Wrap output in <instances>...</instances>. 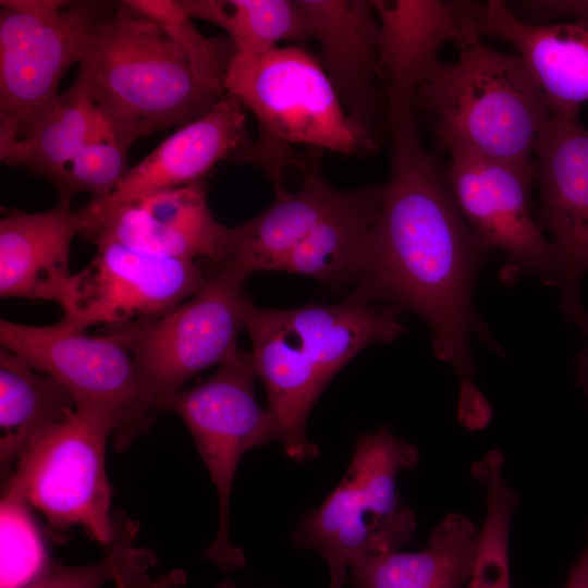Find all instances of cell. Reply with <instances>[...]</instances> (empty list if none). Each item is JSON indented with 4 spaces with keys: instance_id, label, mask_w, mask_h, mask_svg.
<instances>
[{
    "instance_id": "26",
    "label": "cell",
    "mask_w": 588,
    "mask_h": 588,
    "mask_svg": "<svg viewBox=\"0 0 588 588\" xmlns=\"http://www.w3.org/2000/svg\"><path fill=\"white\" fill-rule=\"evenodd\" d=\"M191 19L219 26L236 52L257 53L281 40L311 38L309 25L296 0H177Z\"/></svg>"
},
{
    "instance_id": "27",
    "label": "cell",
    "mask_w": 588,
    "mask_h": 588,
    "mask_svg": "<svg viewBox=\"0 0 588 588\" xmlns=\"http://www.w3.org/2000/svg\"><path fill=\"white\" fill-rule=\"evenodd\" d=\"M503 464L502 453L491 450L470 468L473 477L485 489L487 512L467 588H511L509 534L522 498L504 480Z\"/></svg>"
},
{
    "instance_id": "19",
    "label": "cell",
    "mask_w": 588,
    "mask_h": 588,
    "mask_svg": "<svg viewBox=\"0 0 588 588\" xmlns=\"http://www.w3.org/2000/svg\"><path fill=\"white\" fill-rule=\"evenodd\" d=\"M72 199L46 211L12 209L0 219V296L59 304L71 278L70 252L82 215Z\"/></svg>"
},
{
    "instance_id": "10",
    "label": "cell",
    "mask_w": 588,
    "mask_h": 588,
    "mask_svg": "<svg viewBox=\"0 0 588 588\" xmlns=\"http://www.w3.org/2000/svg\"><path fill=\"white\" fill-rule=\"evenodd\" d=\"M257 378L250 353L241 348L218 366L205 381L156 402L175 413L189 430L219 499L218 532L205 558L223 569L244 564L243 551L232 544L229 529L230 498L242 456L277 441V424L258 403Z\"/></svg>"
},
{
    "instance_id": "9",
    "label": "cell",
    "mask_w": 588,
    "mask_h": 588,
    "mask_svg": "<svg viewBox=\"0 0 588 588\" xmlns=\"http://www.w3.org/2000/svg\"><path fill=\"white\" fill-rule=\"evenodd\" d=\"M110 437L107 418L77 407L17 460L12 475L56 540L79 526L91 540L112 547L128 529L121 531L111 514L112 487L106 471Z\"/></svg>"
},
{
    "instance_id": "7",
    "label": "cell",
    "mask_w": 588,
    "mask_h": 588,
    "mask_svg": "<svg viewBox=\"0 0 588 588\" xmlns=\"http://www.w3.org/2000/svg\"><path fill=\"white\" fill-rule=\"evenodd\" d=\"M1 346L62 383L77 407L107 418L122 452L154 422L155 400L145 388L121 327L93 335L62 319L49 326L0 320Z\"/></svg>"
},
{
    "instance_id": "21",
    "label": "cell",
    "mask_w": 588,
    "mask_h": 588,
    "mask_svg": "<svg viewBox=\"0 0 588 588\" xmlns=\"http://www.w3.org/2000/svg\"><path fill=\"white\" fill-rule=\"evenodd\" d=\"M483 37H498L523 58L544 93L552 114H579L588 101V20L531 24L517 19L505 1L485 3Z\"/></svg>"
},
{
    "instance_id": "24",
    "label": "cell",
    "mask_w": 588,
    "mask_h": 588,
    "mask_svg": "<svg viewBox=\"0 0 588 588\" xmlns=\"http://www.w3.org/2000/svg\"><path fill=\"white\" fill-rule=\"evenodd\" d=\"M383 189L384 183L343 191L277 271L310 277L334 290L353 286L359 249L379 212Z\"/></svg>"
},
{
    "instance_id": "8",
    "label": "cell",
    "mask_w": 588,
    "mask_h": 588,
    "mask_svg": "<svg viewBox=\"0 0 588 588\" xmlns=\"http://www.w3.org/2000/svg\"><path fill=\"white\" fill-rule=\"evenodd\" d=\"M0 143L29 134L59 97L109 1H0Z\"/></svg>"
},
{
    "instance_id": "14",
    "label": "cell",
    "mask_w": 588,
    "mask_h": 588,
    "mask_svg": "<svg viewBox=\"0 0 588 588\" xmlns=\"http://www.w3.org/2000/svg\"><path fill=\"white\" fill-rule=\"evenodd\" d=\"M534 155L540 189L538 222L549 231L560 260V307L587 331L588 313L579 294L588 271V127L579 114H552Z\"/></svg>"
},
{
    "instance_id": "29",
    "label": "cell",
    "mask_w": 588,
    "mask_h": 588,
    "mask_svg": "<svg viewBox=\"0 0 588 588\" xmlns=\"http://www.w3.org/2000/svg\"><path fill=\"white\" fill-rule=\"evenodd\" d=\"M133 140L98 107L94 123L72 166L57 187L60 199L89 193L91 199L111 194L130 170L128 149Z\"/></svg>"
},
{
    "instance_id": "15",
    "label": "cell",
    "mask_w": 588,
    "mask_h": 588,
    "mask_svg": "<svg viewBox=\"0 0 588 588\" xmlns=\"http://www.w3.org/2000/svg\"><path fill=\"white\" fill-rule=\"evenodd\" d=\"M379 21L378 58L388 117L413 111L418 89L442 63L445 42L458 50L481 42L485 3L453 0H372Z\"/></svg>"
},
{
    "instance_id": "20",
    "label": "cell",
    "mask_w": 588,
    "mask_h": 588,
    "mask_svg": "<svg viewBox=\"0 0 588 588\" xmlns=\"http://www.w3.org/2000/svg\"><path fill=\"white\" fill-rule=\"evenodd\" d=\"M320 152L313 150L297 191L275 187L274 200L267 209L242 224L228 228L220 257L209 267L231 269L245 278L258 271H277L343 194L322 173Z\"/></svg>"
},
{
    "instance_id": "22",
    "label": "cell",
    "mask_w": 588,
    "mask_h": 588,
    "mask_svg": "<svg viewBox=\"0 0 588 588\" xmlns=\"http://www.w3.org/2000/svg\"><path fill=\"white\" fill-rule=\"evenodd\" d=\"M479 530L452 513L418 552L393 551L357 558L347 565L352 588H463L473 572Z\"/></svg>"
},
{
    "instance_id": "18",
    "label": "cell",
    "mask_w": 588,
    "mask_h": 588,
    "mask_svg": "<svg viewBox=\"0 0 588 588\" xmlns=\"http://www.w3.org/2000/svg\"><path fill=\"white\" fill-rule=\"evenodd\" d=\"M246 109L229 93L204 115L176 128L142 159L106 197L81 208L96 217L147 195L203 182L217 163L232 158L252 140Z\"/></svg>"
},
{
    "instance_id": "23",
    "label": "cell",
    "mask_w": 588,
    "mask_h": 588,
    "mask_svg": "<svg viewBox=\"0 0 588 588\" xmlns=\"http://www.w3.org/2000/svg\"><path fill=\"white\" fill-rule=\"evenodd\" d=\"M77 404L52 376L0 346V469L4 482L22 453Z\"/></svg>"
},
{
    "instance_id": "37",
    "label": "cell",
    "mask_w": 588,
    "mask_h": 588,
    "mask_svg": "<svg viewBox=\"0 0 588 588\" xmlns=\"http://www.w3.org/2000/svg\"><path fill=\"white\" fill-rule=\"evenodd\" d=\"M343 585L340 581L331 580L329 588H342Z\"/></svg>"
},
{
    "instance_id": "2",
    "label": "cell",
    "mask_w": 588,
    "mask_h": 588,
    "mask_svg": "<svg viewBox=\"0 0 588 588\" xmlns=\"http://www.w3.org/2000/svg\"><path fill=\"white\" fill-rule=\"evenodd\" d=\"M403 313L355 293L340 303L292 309H266L249 303L245 329L253 365L277 424V442L292 461L318 457L319 450L306 432L315 402L359 352L406 332Z\"/></svg>"
},
{
    "instance_id": "36",
    "label": "cell",
    "mask_w": 588,
    "mask_h": 588,
    "mask_svg": "<svg viewBox=\"0 0 588 588\" xmlns=\"http://www.w3.org/2000/svg\"><path fill=\"white\" fill-rule=\"evenodd\" d=\"M216 588H238V587L235 586L234 584L230 583V581L224 580V581L218 584L216 586Z\"/></svg>"
},
{
    "instance_id": "6",
    "label": "cell",
    "mask_w": 588,
    "mask_h": 588,
    "mask_svg": "<svg viewBox=\"0 0 588 588\" xmlns=\"http://www.w3.org/2000/svg\"><path fill=\"white\" fill-rule=\"evenodd\" d=\"M418 460V449L385 425L362 436L339 485L297 520L293 544L320 553L328 566L397 551L413 538L416 520L396 478Z\"/></svg>"
},
{
    "instance_id": "5",
    "label": "cell",
    "mask_w": 588,
    "mask_h": 588,
    "mask_svg": "<svg viewBox=\"0 0 588 588\" xmlns=\"http://www.w3.org/2000/svg\"><path fill=\"white\" fill-rule=\"evenodd\" d=\"M413 108L430 126L437 152L534 163L536 140L552 110L526 62L478 42L441 63Z\"/></svg>"
},
{
    "instance_id": "11",
    "label": "cell",
    "mask_w": 588,
    "mask_h": 588,
    "mask_svg": "<svg viewBox=\"0 0 588 588\" xmlns=\"http://www.w3.org/2000/svg\"><path fill=\"white\" fill-rule=\"evenodd\" d=\"M206 271L204 286L186 301L157 317L121 326L155 405L240 348L237 338L252 302L243 292L246 278L226 268Z\"/></svg>"
},
{
    "instance_id": "28",
    "label": "cell",
    "mask_w": 588,
    "mask_h": 588,
    "mask_svg": "<svg viewBox=\"0 0 588 588\" xmlns=\"http://www.w3.org/2000/svg\"><path fill=\"white\" fill-rule=\"evenodd\" d=\"M0 588H24L51 563L39 525L11 475L0 501Z\"/></svg>"
},
{
    "instance_id": "34",
    "label": "cell",
    "mask_w": 588,
    "mask_h": 588,
    "mask_svg": "<svg viewBox=\"0 0 588 588\" xmlns=\"http://www.w3.org/2000/svg\"><path fill=\"white\" fill-rule=\"evenodd\" d=\"M564 588H588V536L586 548L572 566Z\"/></svg>"
},
{
    "instance_id": "12",
    "label": "cell",
    "mask_w": 588,
    "mask_h": 588,
    "mask_svg": "<svg viewBox=\"0 0 588 588\" xmlns=\"http://www.w3.org/2000/svg\"><path fill=\"white\" fill-rule=\"evenodd\" d=\"M443 169L453 199L474 233L489 250L503 253L502 281L511 283L528 274L548 286H560L558 253L531 213L535 163L454 152Z\"/></svg>"
},
{
    "instance_id": "33",
    "label": "cell",
    "mask_w": 588,
    "mask_h": 588,
    "mask_svg": "<svg viewBox=\"0 0 588 588\" xmlns=\"http://www.w3.org/2000/svg\"><path fill=\"white\" fill-rule=\"evenodd\" d=\"M155 556L148 550H143L130 564L120 569L113 583L117 588H179L186 581L185 574L174 569L156 579H150L146 571L154 563Z\"/></svg>"
},
{
    "instance_id": "17",
    "label": "cell",
    "mask_w": 588,
    "mask_h": 588,
    "mask_svg": "<svg viewBox=\"0 0 588 588\" xmlns=\"http://www.w3.org/2000/svg\"><path fill=\"white\" fill-rule=\"evenodd\" d=\"M82 215L81 236L111 240L168 258L215 265L228 226L212 216L205 181L134 199L96 217Z\"/></svg>"
},
{
    "instance_id": "30",
    "label": "cell",
    "mask_w": 588,
    "mask_h": 588,
    "mask_svg": "<svg viewBox=\"0 0 588 588\" xmlns=\"http://www.w3.org/2000/svg\"><path fill=\"white\" fill-rule=\"evenodd\" d=\"M158 22L184 49L199 74L224 89V77L236 49L226 37H206L192 23L177 0H126ZM225 90V89H224Z\"/></svg>"
},
{
    "instance_id": "1",
    "label": "cell",
    "mask_w": 588,
    "mask_h": 588,
    "mask_svg": "<svg viewBox=\"0 0 588 588\" xmlns=\"http://www.w3.org/2000/svg\"><path fill=\"white\" fill-rule=\"evenodd\" d=\"M390 179L359 249L354 291L417 314L429 326L433 355L460 381L458 421L485 428L492 407L475 383L473 334L500 351L473 305L489 249L450 192L444 169L424 146L415 111L388 118Z\"/></svg>"
},
{
    "instance_id": "4",
    "label": "cell",
    "mask_w": 588,
    "mask_h": 588,
    "mask_svg": "<svg viewBox=\"0 0 588 588\" xmlns=\"http://www.w3.org/2000/svg\"><path fill=\"white\" fill-rule=\"evenodd\" d=\"M224 89L258 123L256 139L231 161L259 168L274 188L282 186L286 167L305 169L309 160L294 146L356 156L379 146L381 136L348 118L318 57L303 47L235 52Z\"/></svg>"
},
{
    "instance_id": "35",
    "label": "cell",
    "mask_w": 588,
    "mask_h": 588,
    "mask_svg": "<svg viewBox=\"0 0 588 588\" xmlns=\"http://www.w3.org/2000/svg\"><path fill=\"white\" fill-rule=\"evenodd\" d=\"M578 375H579V381L583 384L587 399H588V345L579 355Z\"/></svg>"
},
{
    "instance_id": "25",
    "label": "cell",
    "mask_w": 588,
    "mask_h": 588,
    "mask_svg": "<svg viewBox=\"0 0 588 588\" xmlns=\"http://www.w3.org/2000/svg\"><path fill=\"white\" fill-rule=\"evenodd\" d=\"M96 113L97 105L76 77L27 136L0 143V158L4 163L23 167L49 180L57 188L88 135Z\"/></svg>"
},
{
    "instance_id": "32",
    "label": "cell",
    "mask_w": 588,
    "mask_h": 588,
    "mask_svg": "<svg viewBox=\"0 0 588 588\" xmlns=\"http://www.w3.org/2000/svg\"><path fill=\"white\" fill-rule=\"evenodd\" d=\"M506 4L517 19L531 24H550L562 17L588 20V0H527Z\"/></svg>"
},
{
    "instance_id": "16",
    "label": "cell",
    "mask_w": 588,
    "mask_h": 588,
    "mask_svg": "<svg viewBox=\"0 0 588 588\" xmlns=\"http://www.w3.org/2000/svg\"><path fill=\"white\" fill-rule=\"evenodd\" d=\"M320 46V64L348 118L381 136L388 97L378 58L379 21L372 0H296Z\"/></svg>"
},
{
    "instance_id": "13",
    "label": "cell",
    "mask_w": 588,
    "mask_h": 588,
    "mask_svg": "<svg viewBox=\"0 0 588 588\" xmlns=\"http://www.w3.org/2000/svg\"><path fill=\"white\" fill-rule=\"evenodd\" d=\"M71 275L59 305L69 326L111 328L157 317L196 294L207 280L196 261L168 258L111 240Z\"/></svg>"
},
{
    "instance_id": "31",
    "label": "cell",
    "mask_w": 588,
    "mask_h": 588,
    "mask_svg": "<svg viewBox=\"0 0 588 588\" xmlns=\"http://www.w3.org/2000/svg\"><path fill=\"white\" fill-rule=\"evenodd\" d=\"M133 529H127L110 547L108 555L88 565H61L50 563L49 566L24 588H100L108 580H113L117 573L130 564L140 549L132 546Z\"/></svg>"
},
{
    "instance_id": "3",
    "label": "cell",
    "mask_w": 588,
    "mask_h": 588,
    "mask_svg": "<svg viewBox=\"0 0 588 588\" xmlns=\"http://www.w3.org/2000/svg\"><path fill=\"white\" fill-rule=\"evenodd\" d=\"M77 76L133 140L200 118L225 90L204 78L155 20L119 1L98 23Z\"/></svg>"
}]
</instances>
